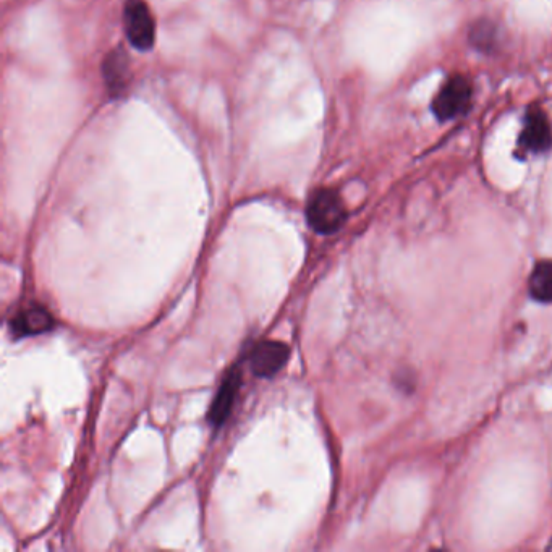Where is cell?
I'll use <instances>...</instances> for the list:
<instances>
[{
    "instance_id": "cell-1",
    "label": "cell",
    "mask_w": 552,
    "mask_h": 552,
    "mask_svg": "<svg viewBox=\"0 0 552 552\" xmlns=\"http://www.w3.org/2000/svg\"><path fill=\"white\" fill-rule=\"evenodd\" d=\"M306 217L311 229L318 234H336L347 221V209L339 193L332 188H319L306 206Z\"/></svg>"
},
{
    "instance_id": "cell-2",
    "label": "cell",
    "mask_w": 552,
    "mask_h": 552,
    "mask_svg": "<svg viewBox=\"0 0 552 552\" xmlns=\"http://www.w3.org/2000/svg\"><path fill=\"white\" fill-rule=\"evenodd\" d=\"M473 85L465 75L455 73L444 81L433 99V114L441 122L455 120L472 109Z\"/></svg>"
},
{
    "instance_id": "cell-3",
    "label": "cell",
    "mask_w": 552,
    "mask_h": 552,
    "mask_svg": "<svg viewBox=\"0 0 552 552\" xmlns=\"http://www.w3.org/2000/svg\"><path fill=\"white\" fill-rule=\"evenodd\" d=\"M552 148V125L548 114L543 107H528L527 114L523 117V127L520 130L515 156L528 158V156H540L551 151Z\"/></svg>"
},
{
    "instance_id": "cell-4",
    "label": "cell",
    "mask_w": 552,
    "mask_h": 552,
    "mask_svg": "<svg viewBox=\"0 0 552 552\" xmlns=\"http://www.w3.org/2000/svg\"><path fill=\"white\" fill-rule=\"evenodd\" d=\"M124 30L128 43L136 51L153 49L156 41V20L146 0H127L124 7Z\"/></svg>"
},
{
    "instance_id": "cell-5",
    "label": "cell",
    "mask_w": 552,
    "mask_h": 552,
    "mask_svg": "<svg viewBox=\"0 0 552 552\" xmlns=\"http://www.w3.org/2000/svg\"><path fill=\"white\" fill-rule=\"evenodd\" d=\"M289 345L276 340H266L256 345L250 353V368L260 378H272L284 368L289 358Z\"/></svg>"
},
{
    "instance_id": "cell-6",
    "label": "cell",
    "mask_w": 552,
    "mask_h": 552,
    "mask_svg": "<svg viewBox=\"0 0 552 552\" xmlns=\"http://www.w3.org/2000/svg\"><path fill=\"white\" fill-rule=\"evenodd\" d=\"M56 326L51 311L44 306H26L12 319V334L15 337H33L46 334Z\"/></svg>"
},
{
    "instance_id": "cell-7",
    "label": "cell",
    "mask_w": 552,
    "mask_h": 552,
    "mask_svg": "<svg viewBox=\"0 0 552 552\" xmlns=\"http://www.w3.org/2000/svg\"><path fill=\"white\" fill-rule=\"evenodd\" d=\"M240 373L238 370H232L227 374L226 379L222 381L219 391H217L216 399H214L213 405H211V412H209V421L211 425L221 426L224 425V421L230 415V410L234 407L235 399H237L238 389H240Z\"/></svg>"
},
{
    "instance_id": "cell-8",
    "label": "cell",
    "mask_w": 552,
    "mask_h": 552,
    "mask_svg": "<svg viewBox=\"0 0 552 552\" xmlns=\"http://www.w3.org/2000/svg\"><path fill=\"white\" fill-rule=\"evenodd\" d=\"M528 290L536 302L552 303V260L536 263L528 282Z\"/></svg>"
},
{
    "instance_id": "cell-9",
    "label": "cell",
    "mask_w": 552,
    "mask_h": 552,
    "mask_svg": "<svg viewBox=\"0 0 552 552\" xmlns=\"http://www.w3.org/2000/svg\"><path fill=\"white\" fill-rule=\"evenodd\" d=\"M104 75L112 93L124 91L128 83V59L124 51L111 52V56L104 62Z\"/></svg>"
},
{
    "instance_id": "cell-10",
    "label": "cell",
    "mask_w": 552,
    "mask_h": 552,
    "mask_svg": "<svg viewBox=\"0 0 552 552\" xmlns=\"http://www.w3.org/2000/svg\"><path fill=\"white\" fill-rule=\"evenodd\" d=\"M470 39H472V44H475L481 51L491 52L497 46L496 26L486 20L476 23L472 28Z\"/></svg>"
}]
</instances>
